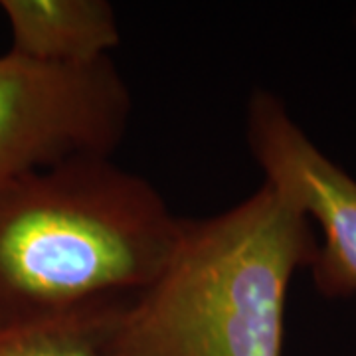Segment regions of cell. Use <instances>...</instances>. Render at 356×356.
<instances>
[{"instance_id":"cell-3","label":"cell","mask_w":356,"mask_h":356,"mask_svg":"<svg viewBox=\"0 0 356 356\" xmlns=\"http://www.w3.org/2000/svg\"><path fill=\"white\" fill-rule=\"evenodd\" d=\"M133 99L111 58L51 65L0 56V182L74 156H111Z\"/></svg>"},{"instance_id":"cell-7","label":"cell","mask_w":356,"mask_h":356,"mask_svg":"<svg viewBox=\"0 0 356 356\" xmlns=\"http://www.w3.org/2000/svg\"><path fill=\"white\" fill-rule=\"evenodd\" d=\"M353 26H355V30H356V8H355V14H353Z\"/></svg>"},{"instance_id":"cell-5","label":"cell","mask_w":356,"mask_h":356,"mask_svg":"<svg viewBox=\"0 0 356 356\" xmlns=\"http://www.w3.org/2000/svg\"><path fill=\"white\" fill-rule=\"evenodd\" d=\"M13 54L51 65H88L121 44L107 0H2Z\"/></svg>"},{"instance_id":"cell-4","label":"cell","mask_w":356,"mask_h":356,"mask_svg":"<svg viewBox=\"0 0 356 356\" xmlns=\"http://www.w3.org/2000/svg\"><path fill=\"white\" fill-rule=\"evenodd\" d=\"M245 143L264 180L281 191L318 229L309 266L327 299L356 297V178L311 139L269 89L245 105Z\"/></svg>"},{"instance_id":"cell-2","label":"cell","mask_w":356,"mask_h":356,"mask_svg":"<svg viewBox=\"0 0 356 356\" xmlns=\"http://www.w3.org/2000/svg\"><path fill=\"white\" fill-rule=\"evenodd\" d=\"M317 232L261 180L206 218H182L161 273L113 318L105 356H283L291 281L309 269Z\"/></svg>"},{"instance_id":"cell-8","label":"cell","mask_w":356,"mask_h":356,"mask_svg":"<svg viewBox=\"0 0 356 356\" xmlns=\"http://www.w3.org/2000/svg\"><path fill=\"white\" fill-rule=\"evenodd\" d=\"M355 356H356V355H355Z\"/></svg>"},{"instance_id":"cell-1","label":"cell","mask_w":356,"mask_h":356,"mask_svg":"<svg viewBox=\"0 0 356 356\" xmlns=\"http://www.w3.org/2000/svg\"><path fill=\"white\" fill-rule=\"evenodd\" d=\"M182 218L111 156H74L0 182V323L127 301L177 245Z\"/></svg>"},{"instance_id":"cell-6","label":"cell","mask_w":356,"mask_h":356,"mask_svg":"<svg viewBox=\"0 0 356 356\" xmlns=\"http://www.w3.org/2000/svg\"><path fill=\"white\" fill-rule=\"evenodd\" d=\"M127 301L62 317L0 323V356H105V337Z\"/></svg>"}]
</instances>
